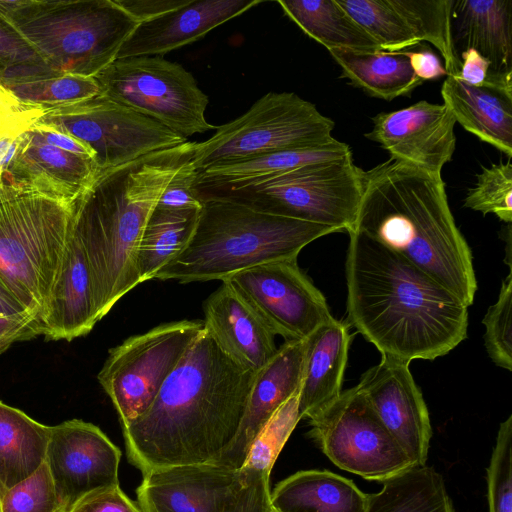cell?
I'll use <instances>...</instances> for the list:
<instances>
[{"label": "cell", "mask_w": 512, "mask_h": 512, "mask_svg": "<svg viewBox=\"0 0 512 512\" xmlns=\"http://www.w3.org/2000/svg\"><path fill=\"white\" fill-rule=\"evenodd\" d=\"M191 0H115L138 23L187 5Z\"/></svg>", "instance_id": "obj_48"}, {"label": "cell", "mask_w": 512, "mask_h": 512, "mask_svg": "<svg viewBox=\"0 0 512 512\" xmlns=\"http://www.w3.org/2000/svg\"><path fill=\"white\" fill-rule=\"evenodd\" d=\"M139 23L115 0H32L7 23L51 70L95 77Z\"/></svg>", "instance_id": "obj_7"}, {"label": "cell", "mask_w": 512, "mask_h": 512, "mask_svg": "<svg viewBox=\"0 0 512 512\" xmlns=\"http://www.w3.org/2000/svg\"><path fill=\"white\" fill-rule=\"evenodd\" d=\"M406 54L413 72L422 82L447 76L444 63L441 62L439 56L430 48L423 47L418 51H406Z\"/></svg>", "instance_id": "obj_49"}, {"label": "cell", "mask_w": 512, "mask_h": 512, "mask_svg": "<svg viewBox=\"0 0 512 512\" xmlns=\"http://www.w3.org/2000/svg\"><path fill=\"white\" fill-rule=\"evenodd\" d=\"M352 231L401 255L467 307L473 304L472 252L454 221L441 174L391 157L363 170Z\"/></svg>", "instance_id": "obj_3"}, {"label": "cell", "mask_w": 512, "mask_h": 512, "mask_svg": "<svg viewBox=\"0 0 512 512\" xmlns=\"http://www.w3.org/2000/svg\"><path fill=\"white\" fill-rule=\"evenodd\" d=\"M334 122L314 104L292 92H269L235 120L195 142L192 164L198 172L273 152L322 146L335 138Z\"/></svg>", "instance_id": "obj_9"}, {"label": "cell", "mask_w": 512, "mask_h": 512, "mask_svg": "<svg viewBox=\"0 0 512 512\" xmlns=\"http://www.w3.org/2000/svg\"><path fill=\"white\" fill-rule=\"evenodd\" d=\"M378 43L383 51L398 52L421 41L396 0H336Z\"/></svg>", "instance_id": "obj_35"}, {"label": "cell", "mask_w": 512, "mask_h": 512, "mask_svg": "<svg viewBox=\"0 0 512 512\" xmlns=\"http://www.w3.org/2000/svg\"><path fill=\"white\" fill-rule=\"evenodd\" d=\"M240 470L219 463L151 470L136 489L141 512H224L241 486Z\"/></svg>", "instance_id": "obj_18"}, {"label": "cell", "mask_w": 512, "mask_h": 512, "mask_svg": "<svg viewBox=\"0 0 512 512\" xmlns=\"http://www.w3.org/2000/svg\"><path fill=\"white\" fill-rule=\"evenodd\" d=\"M27 311L30 310L26 309L0 278V316L15 315Z\"/></svg>", "instance_id": "obj_52"}, {"label": "cell", "mask_w": 512, "mask_h": 512, "mask_svg": "<svg viewBox=\"0 0 512 512\" xmlns=\"http://www.w3.org/2000/svg\"><path fill=\"white\" fill-rule=\"evenodd\" d=\"M198 171L192 159L172 178L162 192L155 207L169 210H199L202 202L194 191Z\"/></svg>", "instance_id": "obj_45"}, {"label": "cell", "mask_w": 512, "mask_h": 512, "mask_svg": "<svg viewBox=\"0 0 512 512\" xmlns=\"http://www.w3.org/2000/svg\"><path fill=\"white\" fill-rule=\"evenodd\" d=\"M32 129L36 131L45 143L73 154L89 157L94 161L95 156L92 149L75 137L60 131L36 125H34Z\"/></svg>", "instance_id": "obj_50"}, {"label": "cell", "mask_w": 512, "mask_h": 512, "mask_svg": "<svg viewBox=\"0 0 512 512\" xmlns=\"http://www.w3.org/2000/svg\"><path fill=\"white\" fill-rule=\"evenodd\" d=\"M459 58L461 66L457 78L471 86L496 90L512 97V77L496 74L491 63L476 50L462 51Z\"/></svg>", "instance_id": "obj_42"}, {"label": "cell", "mask_w": 512, "mask_h": 512, "mask_svg": "<svg viewBox=\"0 0 512 512\" xmlns=\"http://www.w3.org/2000/svg\"><path fill=\"white\" fill-rule=\"evenodd\" d=\"M464 207L479 211L483 215L495 214L507 224L512 222V165L491 164L483 167L477 175L474 187L468 190Z\"/></svg>", "instance_id": "obj_37"}, {"label": "cell", "mask_w": 512, "mask_h": 512, "mask_svg": "<svg viewBox=\"0 0 512 512\" xmlns=\"http://www.w3.org/2000/svg\"><path fill=\"white\" fill-rule=\"evenodd\" d=\"M441 95L456 122L511 159L512 97L471 86L456 76H447Z\"/></svg>", "instance_id": "obj_27"}, {"label": "cell", "mask_w": 512, "mask_h": 512, "mask_svg": "<svg viewBox=\"0 0 512 512\" xmlns=\"http://www.w3.org/2000/svg\"><path fill=\"white\" fill-rule=\"evenodd\" d=\"M348 321L384 357L433 360L467 337L468 307L393 250L351 231Z\"/></svg>", "instance_id": "obj_2"}, {"label": "cell", "mask_w": 512, "mask_h": 512, "mask_svg": "<svg viewBox=\"0 0 512 512\" xmlns=\"http://www.w3.org/2000/svg\"><path fill=\"white\" fill-rule=\"evenodd\" d=\"M263 0H191L187 5L139 23L117 58L162 56L193 43ZM116 58V59H117Z\"/></svg>", "instance_id": "obj_20"}, {"label": "cell", "mask_w": 512, "mask_h": 512, "mask_svg": "<svg viewBox=\"0 0 512 512\" xmlns=\"http://www.w3.org/2000/svg\"><path fill=\"white\" fill-rule=\"evenodd\" d=\"M50 427L0 401V498L45 462Z\"/></svg>", "instance_id": "obj_29"}, {"label": "cell", "mask_w": 512, "mask_h": 512, "mask_svg": "<svg viewBox=\"0 0 512 512\" xmlns=\"http://www.w3.org/2000/svg\"><path fill=\"white\" fill-rule=\"evenodd\" d=\"M224 281L285 341L304 340L334 318L297 258L263 263Z\"/></svg>", "instance_id": "obj_14"}, {"label": "cell", "mask_w": 512, "mask_h": 512, "mask_svg": "<svg viewBox=\"0 0 512 512\" xmlns=\"http://www.w3.org/2000/svg\"><path fill=\"white\" fill-rule=\"evenodd\" d=\"M67 512H141L119 485L92 491L80 498Z\"/></svg>", "instance_id": "obj_46"}, {"label": "cell", "mask_w": 512, "mask_h": 512, "mask_svg": "<svg viewBox=\"0 0 512 512\" xmlns=\"http://www.w3.org/2000/svg\"><path fill=\"white\" fill-rule=\"evenodd\" d=\"M203 329L202 320L163 323L109 350L97 378L110 397L122 427L150 408Z\"/></svg>", "instance_id": "obj_11"}, {"label": "cell", "mask_w": 512, "mask_h": 512, "mask_svg": "<svg viewBox=\"0 0 512 512\" xmlns=\"http://www.w3.org/2000/svg\"><path fill=\"white\" fill-rule=\"evenodd\" d=\"M46 109L23 102L0 82V139L29 131Z\"/></svg>", "instance_id": "obj_41"}, {"label": "cell", "mask_w": 512, "mask_h": 512, "mask_svg": "<svg viewBox=\"0 0 512 512\" xmlns=\"http://www.w3.org/2000/svg\"><path fill=\"white\" fill-rule=\"evenodd\" d=\"M98 172L93 159L47 144L31 128L7 176L44 194L74 200Z\"/></svg>", "instance_id": "obj_23"}, {"label": "cell", "mask_w": 512, "mask_h": 512, "mask_svg": "<svg viewBox=\"0 0 512 512\" xmlns=\"http://www.w3.org/2000/svg\"><path fill=\"white\" fill-rule=\"evenodd\" d=\"M299 420L297 393L274 413L257 435L241 470L270 475L275 460Z\"/></svg>", "instance_id": "obj_36"}, {"label": "cell", "mask_w": 512, "mask_h": 512, "mask_svg": "<svg viewBox=\"0 0 512 512\" xmlns=\"http://www.w3.org/2000/svg\"><path fill=\"white\" fill-rule=\"evenodd\" d=\"M0 82L23 102L46 108L100 94L94 77L58 72L48 67L23 68L8 74Z\"/></svg>", "instance_id": "obj_34"}, {"label": "cell", "mask_w": 512, "mask_h": 512, "mask_svg": "<svg viewBox=\"0 0 512 512\" xmlns=\"http://www.w3.org/2000/svg\"><path fill=\"white\" fill-rule=\"evenodd\" d=\"M121 451L96 425L80 419L50 427L46 463L68 511L80 498L119 485Z\"/></svg>", "instance_id": "obj_15"}, {"label": "cell", "mask_w": 512, "mask_h": 512, "mask_svg": "<svg viewBox=\"0 0 512 512\" xmlns=\"http://www.w3.org/2000/svg\"><path fill=\"white\" fill-rule=\"evenodd\" d=\"M334 232L340 231L228 200L206 199L187 246L155 278L180 283L224 281L263 263L295 259L306 245Z\"/></svg>", "instance_id": "obj_5"}, {"label": "cell", "mask_w": 512, "mask_h": 512, "mask_svg": "<svg viewBox=\"0 0 512 512\" xmlns=\"http://www.w3.org/2000/svg\"><path fill=\"white\" fill-rule=\"evenodd\" d=\"M199 210H169L154 207L136 256V268L143 283L180 254L190 241L196 227Z\"/></svg>", "instance_id": "obj_33"}, {"label": "cell", "mask_w": 512, "mask_h": 512, "mask_svg": "<svg viewBox=\"0 0 512 512\" xmlns=\"http://www.w3.org/2000/svg\"><path fill=\"white\" fill-rule=\"evenodd\" d=\"M243 481L224 512H267L271 505L270 475L241 470Z\"/></svg>", "instance_id": "obj_44"}, {"label": "cell", "mask_w": 512, "mask_h": 512, "mask_svg": "<svg viewBox=\"0 0 512 512\" xmlns=\"http://www.w3.org/2000/svg\"><path fill=\"white\" fill-rule=\"evenodd\" d=\"M277 3L305 34L328 50L383 51L336 0H278Z\"/></svg>", "instance_id": "obj_30"}, {"label": "cell", "mask_w": 512, "mask_h": 512, "mask_svg": "<svg viewBox=\"0 0 512 512\" xmlns=\"http://www.w3.org/2000/svg\"><path fill=\"white\" fill-rule=\"evenodd\" d=\"M98 321L87 259L71 230L57 277L38 315L40 335L72 341L87 335Z\"/></svg>", "instance_id": "obj_22"}, {"label": "cell", "mask_w": 512, "mask_h": 512, "mask_svg": "<svg viewBox=\"0 0 512 512\" xmlns=\"http://www.w3.org/2000/svg\"><path fill=\"white\" fill-rule=\"evenodd\" d=\"M94 78L101 95L186 139L216 129L206 120L208 96L193 75L162 56L117 58Z\"/></svg>", "instance_id": "obj_10"}, {"label": "cell", "mask_w": 512, "mask_h": 512, "mask_svg": "<svg viewBox=\"0 0 512 512\" xmlns=\"http://www.w3.org/2000/svg\"><path fill=\"white\" fill-rule=\"evenodd\" d=\"M0 512H67L46 461L1 496Z\"/></svg>", "instance_id": "obj_38"}, {"label": "cell", "mask_w": 512, "mask_h": 512, "mask_svg": "<svg viewBox=\"0 0 512 512\" xmlns=\"http://www.w3.org/2000/svg\"><path fill=\"white\" fill-rule=\"evenodd\" d=\"M489 512H512V415L498 429L487 468Z\"/></svg>", "instance_id": "obj_40"}, {"label": "cell", "mask_w": 512, "mask_h": 512, "mask_svg": "<svg viewBox=\"0 0 512 512\" xmlns=\"http://www.w3.org/2000/svg\"><path fill=\"white\" fill-rule=\"evenodd\" d=\"M350 156L352 151L349 146L336 139L322 146L273 152L198 172L194 191L196 193L252 186L308 165Z\"/></svg>", "instance_id": "obj_26"}, {"label": "cell", "mask_w": 512, "mask_h": 512, "mask_svg": "<svg viewBox=\"0 0 512 512\" xmlns=\"http://www.w3.org/2000/svg\"><path fill=\"white\" fill-rule=\"evenodd\" d=\"M451 30L457 55L474 49L496 74L512 77V0H454Z\"/></svg>", "instance_id": "obj_24"}, {"label": "cell", "mask_w": 512, "mask_h": 512, "mask_svg": "<svg viewBox=\"0 0 512 512\" xmlns=\"http://www.w3.org/2000/svg\"><path fill=\"white\" fill-rule=\"evenodd\" d=\"M35 125L69 134L88 145L99 171L188 141L152 118L101 94L49 107Z\"/></svg>", "instance_id": "obj_12"}, {"label": "cell", "mask_w": 512, "mask_h": 512, "mask_svg": "<svg viewBox=\"0 0 512 512\" xmlns=\"http://www.w3.org/2000/svg\"><path fill=\"white\" fill-rule=\"evenodd\" d=\"M194 149L187 141L100 170L74 199L72 230L87 259L98 320L141 284L136 256L145 224Z\"/></svg>", "instance_id": "obj_4"}, {"label": "cell", "mask_w": 512, "mask_h": 512, "mask_svg": "<svg viewBox=\"0 0 512 512\" xmlns=\"http://www.w3.org/2000/svg\"><path fill=\"white\" fill-rule=\"evenodd\" d=\"M328 51L341 67L340 78L371 97L391 101L409 95L423 83L413 72L406 52Z\"/></svg>", "instance_id": "obj_31"}, {"label": "cell", "mask_w": 512, "mask_h": 512, "mask_svg": "<svg viewBox=\"0 0 512 512\" xmlns=\"http://www.w3.org/2000/svg\"><path fill=\"white\" fill-rule=\"evenodd\" d=\"M26 133V132H25ZM25 133L0 139V180L8 175Z\"/></svg>", "instance_id": "obj_51"}, {"label": "cell", "mask_w": 512, "mask_h": 512, "mask_svg": "<svg viewBox=\"0 0 512 512\" xmlns=\"http://www.w3.org/2000/svg\"><path fill=\"white\" fill-rule=\"evenodd\" d=\"M27 67H47L33 48L0 19V79Z\"/></svg>", "instance_id": "obj_43"}, {"label": "cell", "mask_w": 512, "mask_h": 512, "mask_svg": "<svg viewBox=\"0 0 512 512\" xmlns=\"http://www.w3.org/2000/svg\"><path fill=\"white\" fill-rule=\"evenodd\" d=\"M372 121L373 128L365 137L379 143L396 160L441 174L455 151L456 120L445 104L422 100L378 113Z\"/></svg>", "instance_id": "obj_17"}, {"label": "cell", "mask_w": 512, "mask_h": 512, "mask_svg": "<svg viewBox=\"0 0 512 512\" xmlns=\"http://www.w3.org/2000/svg\"><path fill=\"white\" fill-rule=\"evenodd\" d=\"M255 374L227 357L203 329L150 408L122 427L129 462L142 475L217 463L239 431Z\"/></svg>", "instance_id": "obj_1"}, {"label": "cell", "mask_w": 512, "mask_h": 512, "mask_svg": "<svg viewBox=\"0 0 512 512\" xmlns=\"http://www.w3.org/2000/svg\"><path fill=\"white\" fill-rule=\"evenodd\" d=\"M306 339L285 341L254 377L239 431L217 463L240 470L257 435L301 386Z\"/></svg>", "instance_id": "obj_19"}, {"label": "cell", "mask_w": 512, "mask_h": 512, "mask_svg": "<svg viewBox=\"0 0 512 512\" xmlns=\"http://www.w3.org/2000/svg\"><path fill=\"white\" fill-rule=\"evenodd\" d=\"M73 201L0 180V278L38 315L57 277L73 218Z\"/></svg>", "instance_id": "obj_6"}, {"label": "cell", "mask_w": 512, "mask_h": 512, "mask_svg": "<svg viewBox=\"0 0 512 512\" xmlns=\"http://www.w3.org/2000/svg\"><path fill=\"white\" fill-rule=\"evenodd\" d=\"M309 423L310 436L342 470L382 483L414 467L357 385Z\"/></svg>", "instance_id": "obj_13"}, {"label": "cell", "mask_w": 512, "mask_h": 512, "mask_svg": "<svg viewBox=\"0 0 512 512\" xmlns=\"http://www.w3.org/2000/svg\"><path fill=\"white\" fill-rule=\"evenodd\" d=\"M357 387L412 465L424 466L432 426L409 363L382 356L378 364L361 375Z\"/></svg>", "instance_id": "obj_16"}, {"label": "cell", "mask_w": 512, "mask_h": 512, "mask_svg": "<svg viewBox=\"0 0 512 512\" xmlns=\"http://www.w3.org/2000/svg\"><path fill=\"white\" fill-rule=\"evenodd\" d=\"M512 276L503 280L498 299L491 305L482 323L485 326L484 344L493 363L512 371Z\"/></svg>", "instance_id": "obj_39"}, {"label": "cell", "mask_w": 512, "mask_h": 512, "mask_svg": "<svg viewBox=\"0 0 512 512\" xmlns=\"http://www.w3.org/2000/svg\"><path fill=\"white\" fill-rule=\"evenodd\" d=\"M365 512H455L443 477L429 466L411 467L368 494Z\"/></svg>", "instance_id": "obj_32"}, {"label": "cell", "mask_w": 512, "mask_h": 512, "mask_svg": "<svg viewBox=\"0 0 512 512\" xmlns=\"http://www.w3.org/2000/svg\"><path fill=\"white\" fill-rule=\"evenodd\" d=\"M368 494L328 470H302L279 482L271 505L280 512H365Z\"/></svg>", "instance_id": "obj_28"}, {"label": "cell", "mask_w": 512, "mask_h": 512, "mask_svg": "<svg viewBox=\"0 0 512 512\" xmlns=\"http://www.w3.org/2000/svg\"><path fill=\"white\" fill-rule=\"evenodd\" d=\"M350 340L347 325L335 318L306 338L298 393L300 419H310L340 396Z\"/></svg>", "instance_id": "obj_25"}, {"label": "cell", "mask_w": 512, "mask_h": 512, "mask_svg": "<svg viewBox=\"0 0 512 512\" xmlns=\"http://www.w3.org/2000/svg\"><path fill=\"white\" fill-rule=\"evenodd\" d=\"M40 335L38 313L27 311L0 316V355L12 344L31 340Z\"/></svg>", "instance_id": "obj_47"}, {"label": "cell", "mask_w": 512, "mask_h": 512, "mask_svg": "<svg viewBox=\"0 0 512 512\" xmlns=\"http://www.w3.org/2000/svg\"><path fill=\"white\" fill-rule=\"evenodd\" d=\"M362 171L350 156L308 165L260 184L196 195L201 202L228 200L260 212L350 232L362 196Z\"/></svg>", "instance_id": "obj_8"}, {"label": "cell", "mask_w": 512, "mask_h": 512, "mask_svg": "<svg viewBox=\"0 0 512 512\" xmlns=\"http://www.w3.org/2000/svg\"><path fill=\"white\" fill-rule=\"evenodd\" d=\"M267 512H280V511H278L272 505H270L269 508L267 509Z\"/></svg>", "instance_id": "obj_53"}, {"label": "cell", "mask_w": 512, "mask_h": 512, "mask_svg": "<svg viewBox=\"0 0 512 512\" xmlns=\"http://www.w3.org/2000/svg\"><path fill=\"white\" fill-rule=\"evenodd\" d=\"M204 330L238 366L257 372L277 352L275 334L226 282L203 304Z\"/></svg>", "instance_id": "obj_21"}]
</instances>
